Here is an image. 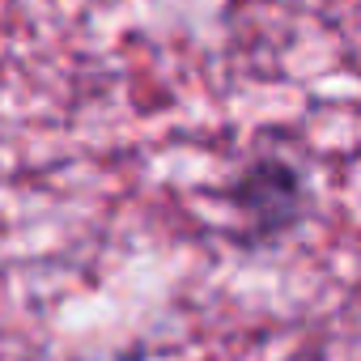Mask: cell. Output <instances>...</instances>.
Wrapping results in <instances>:
<instances>
[{
    "mask_svg": "<svg viewBox=\"0 0 361 361\" xmlns=\"http://www.w3.org/2000/svg\"><path fill=\"white\" fill-rule=\"evenodd\" d=\"M230 204H234V213H238V221H243L251 243L281 238L285 230L298 226L302 204H306L302 174L289 161H281V157H259L234 178Z\"/></svg>",
    "mask_w": 361,
    "mask_h": 361,
    "instance_id": "6da1fadb",
    "label": "cell"
}]
</instances>
